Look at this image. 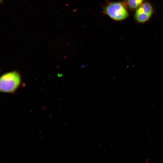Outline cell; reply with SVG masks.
Instances as JSON below:
<instances>
[{"label":"cell","mask_w":163,"mask_h":163,"mask_svg":"<svg viewBox=\"0 0 163 163\" xmlns=\"http://www.w3.org/2000/svg\"><path fill=\"white\" fill-rule=\"evenodd\" d=\"M21 82V75L18 71H14L5 73L0 77V91L4 93H14L19 87Z\"/></svg>","instance_id":"1"},{"label":"cell","mask_w":163,"mask_h":163,"mask_svg":"<svg viewBox=\"0 0 163 163\" xmlns=\"http://www.w3.org/2000/svg\"><path fill=\"white\" fill-rule=\"evenodd\" d=\"M104 13L115 21H121L126 19L129 15L124 4L119 2L108 3L104 8Z\"/></svg>","instance_id":"2"},{"label":"cell","mask_w":163,"mask_h":163,"mask_svg":"<svg viewBox=\"0 0 163 163\" xmlns=\"http://www.w3.org/2000/svg\"><path fill=\"white\" fill-rule=\"evenodd\" d=\"M153 11L151 5L148 2L143 3L136 10L135 18L139 23L147 21L151 17Z\"/></svg>","instance_id":"3"},{"label":"cell","mask_w":163,"mask_h":163,"mask_svg":"<svg viewBox=\"0 0 163 163\" xmlns=\"http://www.w3.org/2000/svg\"><path fill=\"white\" fill-rule=\"evenodd\" d=\"M144 0H124L125 6L131 10L137 9L143 3Z\"/></svg>","instance_id":"4"},{"label":"cell","mask_w":163,"mask_h":163,"mask_svg":"<svg viewBox=\"0 0 163 163\" xmlns=\"http://www.w3.org/2000/svg\"><path fill=\"white\" fill-rule=\"evenodd\" d=\"M0 2H1V3H2V0H0Z\"/></svg>","instance_id":"5"}]
</instances>
